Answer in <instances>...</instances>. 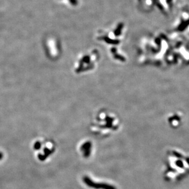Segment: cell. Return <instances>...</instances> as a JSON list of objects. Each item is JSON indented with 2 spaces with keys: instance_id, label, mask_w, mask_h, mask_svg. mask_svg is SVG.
<instances>
[{
  "instance_id": "obj_1",
  "label": "cell",
  "mask_w": 189,
  "mask_h": 189,
  "mask_svg": "<svg viewBox=\"0 0 189 189\" xmlns=\"http://www.w3.org/2000/svg\"><path fill=\"white\" fill-rule=\"evenodd\" d=\"M91 145L89 143H86L81 146V151H83L84 156L85 157H88L89 154V149H90Z\"/></svg>"
},
{
  "instance_id": "obj_2",
  "label": "cell",
  "mask_w": 189,
  "mask_h": 189,
  "mask_svg": "<svg viewBox=\"0 0 189 189\" xmlns=\"http://www.w3.org/2000/svg\"><path fill=\"white\" fill-rule=\"evenodd\" d=\"M52 152V151L50 149H48L47 148H45L44 149V156H42V155L40 154L39 156V158L40 160H44L47 157H48L50 154H51Z\"/></svg>"
},
{
  "instance_id": "obj_3",
  "label": "cell",
  "mask_w": 189,
  "mask_h": 189,
  "mask_svg": "<svg viewBox=\"0 0 189 189\" xmlns=\"http://www.w3.org/2000/svg\"><path fill=\"white\" fill-rule=\"evenodd\" d=\"M40 147H41V143L39 141H37L36 143H35L34 145V147L35 150H38V149L40 148Z\"/></svg>"
},
{
  "instance_id": "obj_4",
  "label": "cell",
  "mask_w": 189,
  "mask_h": 189,
  "mask_svg": "<svg viewBox=\"0 0 189 189\" xmlns=\"http://www.w3.org/2000/svg\"><path fill=\"white\" fill-rule=\"evenodd\" d=\"M3 154H2L1 152H0V160H1V159H3Z\"/></svg>"
}]
</instances>
